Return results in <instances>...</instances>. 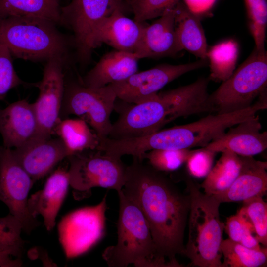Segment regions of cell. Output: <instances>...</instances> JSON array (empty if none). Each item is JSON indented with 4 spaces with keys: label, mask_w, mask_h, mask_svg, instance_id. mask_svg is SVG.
<instances>
[{
    "label": "cell",
    "mask_w": 267,
    "mask_h": 267,
    "mask_svg": "<svg viewBox=\"0 0 267 267\" xmlns=\"http://www.w3.org/2000/svg\"><path fill=\"white\" fill-rule=\"evenodd\" d=\"M142 212L157 250L172 267H183L176 259L183 254L190 208L188 194L181 192L161 172L133 157L127 166L122 189Z\"/></svg>",
    "instance_id": "6da1fadb"
},
{
    "label": "cell",
    "mask_w": 267,
    "mask_h": 267,
    "mask_svg": "<svg viewBox=\"0 0 267 267\" xmlns=\"http://www.w3.org/2000/svg\"><path fill=\"white\" fill-rule=\"evenodd\" d=\"M208 78L157 93L150 100L137 104L127 103L112 125L108 137L114 139L138 138L160 130L180 117L211 113L209 103Z\"/></svg>",
    "instance_id": "7a4b0ae2"
},
{
    "label": "cell",
    "mask_w": 267,
    "mask_h": 267,
    "mask_svg": "<svg viewBox=\"0 0 267 267\" xmlns=\"http://www.w3.org/2000/svg\"><path fill=\"white\" fill-rule=\"evenodd\" d=\"M55 22L44 18L10 16L0 18V44L12 56L32 61L58 57L70 63L73 37L60 32Z\"/></svg>",
    "instance_id": "3957f363"
},
{
    "label": "cell",
    "mask_w": 267,
    "mask_h": 267,
    "mask_svg": "<svg viewBox=\"0 0 267 267\" xmlns=\"http://www.w3.org/2000/svg\"><path fill=\"white\" fill-rule=\"evenodd\" d=\"M119 213L117 242L107 247L102 258L110 267H172L159 254L150 227L139 207L118 192Z\"/></svg>",
    "instance_id": "277c9868"
},
{
    "label": "cell",
    "mask_w": 267,
    "mask_h": 267,
    "mask_svg": "<svg viewBox=\"0 0 267 267\" xmlns=\"http://www.w3.org/2000/svg\"><path fill=\"white\" fill-rule=\"evenodd\" d=\"M190 198L188 236L184 255L194 266L222 267L221 245L224 223L220 217V201L202 192L189 178L186 180Z\"/></svg>",
    "instance_id": "5b68a950"
},
{
    "label": "cell",
    "mask_w": 267,
    "mask_h": 267,
    "mask_svg": "<svg viewBox=\"0 0 267 267\" xmlns=\"http://www.w3.org/2000/svg\"><path fill=\"white\" fill-rule=\"evenodd\" d=\"M267 108V91L250 106L224 114H209L196 121L160 130L146 138L148 147L154 149H183L204 147L218 139L226 130Z\"/></svg>",
    "instance_id": "8992f818"
},
{
    "label": "cell",
    "mask_w": 267,
    "mask_h": 267,
    "mask_svg": "<svg viewBox=\"0 0 267 267\" xmlns=\"http://www.w3.org/2000/svg\"><path fill=\"white\" fill-rule=\"evenodd\" d=\"M267 54L255 47L226 80L209 94L211 113L224 114L245 109L267 90Z\"/></svg>",
    "instance_id": "52a82bcc"
},
{
    "label": "cell",
    "mask_w": 267,
    "mask_h": 267,
    "mask_svg": "<svg viewBox=\"0 0 267 267\" xmlns=\"http://www.w3.org/2000/svg\"><path fill=\"white\" fill-rule=\"evenodd\" d=\"M70 186L75 198L89 197L94 187L121 190L127 166L121 158L99 150H87L69 156Z\"/></svg>",
    "instance_id": "ba28073f"
},
{
    "label": "cell",
    "mask_w": 267,
    "mask_h": 267,
    "mask_svg": "<svg viewBox=\"0 0 267 267\" xmlns=\"http://www.w3.org/2000/svg\"><path fill=\"white\" fill-rule=\"evenodd\" d=\"M116 94L109 85L99 88L85 86L80 81L65 83L60 118L75 115L84 119L101 140L108 137L112 128L111 113Z\"/></svg>",
    "instance_id": "9c48e42d"
},
{
    "label": "cell",
    "mask_w": 267,
    "mask_h": 267,
    "mask_svg": "<svg viewBox=\"0 0 267 267\" xmlns=\"http://www.w3.org/2000/svg\"><path fill=\"white\" fill-rule=\"evenodd\" d=\"M117 8L129 11L124 0H72L61 7L60 24L72 32L76 58L81 64L90 60L91 40L97 26Z\"/></svg>",
    "instance_id": "30bf717a"
},
{
    "label": "cell",
    "mask_w": 267,
    "mask_h": 267,
    "mask_svg": "<svg viewBox=\"0 0 267 267\" xmlns=\"http://www.w3.org/2000/svg\"><path fill=\"white\" fill-rule=\"evenodd\" d=\"M106 195L98 204L74 210L58 224L59 242L65 256L71 259L90 250L105 232Z\"/></svg>",
    "instance_id": "8fae6325"
},
{
    "label": "cell",
    "mask_w": 267,
    "mask_h": 267,
    "mask_svg": "<svg viewBox=\"0 0 267 267\" xmlns=\"http://www.w3.org/2000/svg\"><path fill=\"white\" fill-rule=\"evenodd\" d=\"M34 183L12 149L0 146V200L7 206L9 213L20 221L27 233L40 224L28 208V195Z\"/></svg>",
    "instance_id": "7c38bea8"
},
{
    "label": "cell",
    "mask_w": 267,
    "mask_h": 267,
    "mask_svg": "<svg viewBox=\"0 0 267 267\" xmlns=\"http://www.w3.org/2000/svg\"><path fill=\"white\" fill-rule=\"evenodd\" d=\"M208 65L207 58L179 65L162 64L109 85L117 98L125 102L137 104L151 99L159 90L179 77Z\"/></svg>",
    "instance_id": "4fadbf2b"
},
{
    "label": "cell",
    "mask_w": 267,
    "mask_h": 267,
    "mask_svg": "<svg viewBox=\"0 0 267 267\" xmlns=\"http://www.w3.org/2000/svg\"><path fill=\"white\" fill-rule=\"evenodd\" d=\"M69 64L58 57L46 61L41 81L36 83L39 95L32 103L38 123L35 139L51 137L60 118V111L65 90L64 69Z\"/></svg>",
    "instance_id": "5bb4252c"
},
{
    "label": "cell",
    "mask_w": 267,
    "mask_h": 267,
    "mask_svg": "<svg viewBox=\"0 0 267 267\" xmlns=\"http://www.w3.org/2000/svg\"><path fill=\"white\" fill-rule=\"evenodd\" d=\"M125 13L117 8L100 22L91 37L93 50L106 44L117 50L134 53L146 24L131 19Z\"/></svg>",
    "instance_id": "9a60e30c"
},
{
    "label": "cell",
    "mask_w": 267,
    "mask_h": 267,
    "mask_svg": "<svg viewBox=\"0 0 267 267\" xmlns=\"http://www.w3.org/2000/svg\"><path fill=\"white\" fill-rule=\"evenodd\" d=\"M12 150L34 182L46 175L59 162L69 155L59 137L34 139Z\"/></svg>",
    "instance_id": "2e32d148"
},
{
    "label": "cell",
    "mask_w": 267,
    "mask_h": 267,
    "mask_svg": "<svg viewBox=\"0 0 267 267\" xmlns=\"http://www.w3.org/2000/svg\"><path fill=\"white\" fill-rule=\"evenodd\" d=\"M258 116L255 115L229 128L218 139L204 147L216 153L231 151L241 156H253L267 147V132H261Z\"/></svg>",
    "instance_id": "e0dca14e"
},
{
    "label": "cell",
    "mask_w": 267,
    "mask_h": 267,
    "mask_svg": "<svg viewBox=\"0 0 267 267\" xmlns=\"http://www.w3.org/2000/svg\"><path fill=\"white\" fill-rule=\"evenodd\" d=\"M38 123L32 103L21 100L0 108V134L3 146L16 148L36 138Z\"/></svg>",
    "instance_id": "ac0fdd59"
},
{
    "label": "cell",
    "mask_w": 267,
    "mask_h": 267,
    "mask_svg": "<svg viewBox=\"0 0 267 267\" xmlns=\"http://www.w3.org/2000/svg\"><path fill=\"white\" fill-rule=\"evenodd\" d=\"M175 7L146 24L134 54L141 58L174 57L182 50L175 26Z\"/></svg>",
    "instance_id": "d6986e66"
},
{
    "label": "cell",
    "mask_w": 267,
    "mask_h": 267,
    "mask_svg": "<svg viewBox=\"0 0 267 267\" xmlns=\"http://www.w3.org/2000/svg\"><path fill=\"white\" fill-rule=\"evenodd\" d=\"M70 186L68 170H56L47 179L41 190L31 195L28 200V208L35 218L42 216L44 225L51 231L56 224V218L67 195Z\"/></svg>",
    "instance_id": "ffe728a7"
},
{
    "label": "cell",
    "mask_w": 267,
    "mask_h": 267,
    "mask_svg": "<svg viewBox=\"0 0 267 267\" xmlns=\"http://www.w3.org/2000/svg\"><path fill=\"white\" fill-rule=\"evenodd\" d=\"M239 174L228 189L214 196L220 202H243L263 197L267 191V163L253 156H241Z\"/></svg>",
    "instance_id": "44dd1931"
},
{
    "label": "cell",
    "mask_w": 267,
    "mask_h": 267,
    "mask_svg": "<svg viewBox=\"0 0 267 267\" xmlns=\"http://www.w3.org/2000/svg\"><path fill=\"white\" fill-rule=\"evenodd\" d=\"M139 58L133 53L115 50L104 54L82 78L85 86L99 88L123 81L138 71Z\"/></svg>",
    "instance_id": "7402d4cb"
},
{
    "label": "cell",
    "mask_w": 267,
    "mask_h": 267,
    "mask_svg": "<svg viewBox=\"0 0 267 267\" xmlns=\"http://www.w3.org/2000/svg\"><path fill=\"white\" fill-rule=\"evenodd\" d=\"M175 26L179 45L199 59H206L207 43L200 17L179 1L175 7Z\"/></svg>",
    "instance_id": "603a6c76"
},
{
    "label": "cell",
    "mask_w": 267,
    "mask_h": 267,
    "mask_svg": "<svg viewBox=\"0 0 267 267\" xmlns=\"http://www.w3.org/2000/svg\"><path fill=\"white\" fill-rule=\"evenodd\" d=\"M54 133L63 142L70 155L87 150H96L100 140L82 118L61 119Z\"/></svg>",
    "instance_id": "cb8c5ba5"
},
{
    "label": "cell",
    "mask_w": 267,
    "mask_h": 267,
    "mask_svg": "<svg viewBox=\"0 0 267 267\" xmlns=\"http://www.w3.org/2000/svg\"><path fill=\"white\" fill-rule=\"evenodd\" d=\"M200 185L207 194L217 195L226 191L237 177L241 167L240 156L225 150Z\"/></svg>",
    "instance_id": "d4e9b609"
},
{
    "label": "cell",
    "mask_w": 267,
    "mask_h": 267,
    "mask_svg": "<svg viewBox=\"0 0 267 267\" xmlns=\"http://www.w3.org/2000/svg\"><path fill=\"white\" fill-rule=\"evenodd\" d=\"M58 0H0V18L10 16L44 18L60 24Z\"/></svg>",
    "instance_id": "484cf974"
},
{
    "label": "cell",
    "mask_w": 267,
    "mask_h": 267,
    "mask_svg": "<svg viewBox=\"0 0 267 267\" xmlns=\"http://www.w3.org/2000/svg\"><path fill=\"white\" fill-rule=\"evenodd\" d=\"M238 55V44L233 39L222 41L207 49L209 80L222 82L229 78L235 70Z\"/></svg>",
    "instance_id": "4316f807"
},
{
    "label": "cell",
    "mask_w": 267,
    "mask_h": 267,
    "mask_svg": "<svg viewBox=\"0 0 267 267\" xmlns=\"http://www.w3.org/2000/svg\"><path fill=\"white\" fill-rule=\"evenodd\" d=\"M221 251L222 267H261L267 265V247L252 249L228 238L223 240Z\"/></svg>",
    "instance_id": "83f0119b"
},
{
    "label": "cell",
    "mask_w": 267,
    "mask_h": 267,
    "mask_svg": "<svg viewBox=\"0 0 267 267\" xmlns=\"http://www.w3.org/2000/svg\"><path fill=\"white\" fill-rule=\"evenodd\" d=\"M22 230L20 221L12 214L0 217V252L21 259L25 244Z\"/></svg>",
    "instance_id": "f1b7e54d"
},
{
    "label": "cell",
    "mask_w": 267,
    "mask_h": 267,
    "mask_svg": "<svg viewBox=\"0 0 267 267\" xmlns=\"http://www.w3.org/2000/svg\"><path fill=\"white\" fill-rule=\"evenodd\" d=\"M243 203L239 211L251 224L255 237L264 247L267 246V204L262 197Z\"/></svg>",
    "instance_id": "f546056e"
},
{
    "label": "cell",
    "mask_w": 267,
    "mask_h": 267,
    "mask_svg": "<svg viewBox=\"0 0 267 267\" xmlns=\"http://www.w3.org/2000/svg\"><path fill=\"white\" fill-rule=\"evenodd\" d=\"M189 149H155L145 153L149 165L160 172H173L185 163L192 152Z\"/></svg>",
    "instance_id": "4dcf8cb0"
},
{
    "label": "cell",
    "mask_w": 267,
    "mask_h": 267,
    "mask_svg": "<svg viewBox=\"0 0 267 267\" xmlns=\"http://www.w3.org/2000/svg\"><path fill=\"white\" fill-rule=\"evenodd\" d=\"M180 0H124L129 11L133 13L134 19L145 22L158 18L175 7Z\"/></svg>",
    "instance_id": "1f68e13d"
},
{
    "label": "cell",
    "mask_w": 267,
    "mask_h": 267,
    "mask_svg": "<svg viewBox=\"0 0 267 267\" xmlns=\"http://www.w3.org/2000/svg\"><path fill=\"white\" fill-rule=\"evenodd\" d=\"M12 56L4 45L0 44V101L12 89L28 83L17 74L12 63Z\"/></svg>",
    "instance_id": "d6a6232c"
},
{
    "label": "cell",
    "mask_w": 267,
    "mask_h": 267,
    "mask_svg": "<svg viewBox=\"0 0 267 267\" xmlns=\"http://www.w3.org/2000/svg\"><path fill=\"white\" fill-rule=\"evenodd\" d=\"M216 153L205 147L193 150L185 162L189 175L196 178H205L213 167Z\"/></svg>",
    "instance_id": "836d02e7"
},
{
    "label": "cell",
    "mask_w": 267,
    "mask_h": 267,
    "mask_svg": "<svg viewBox=\"0 0 267 267\" xmlns=\"http://www.w3.org/2000/svg\"><path fill=\"white\" fill-rule=\"evenodd\" d=\"M249 227H252L239 211L235 215L228 217L224 223V230L229 239L238 243H240L245 231Z\"/></svg>",
    "instance_id": "e575fe53"
},
{
    "label": "cell",
    "mask_w": 267,
    "mask_h": 267,
    "mask_svg": "<svg viewBox=\"0 0 267 267\" xmlns=\"http://www.w3.org/2000/svg\"><path fill=\"white\" fill-rule=\"evenodd\" d=\"M184 4L195 14L201 17L213 5L216 0H184Z\"/></svg>",
    "instance_id": "d590c367"
},
{
    "label": "cell",
    "mask_w": 267,
    "mask_h": 267,
    "mask_svg": "<svg viewBox=\"0 0 267 267\" xmlns=\"http://www.w3.org/2000/svg\"><path fill=\"white\" fill-rule=\"evenodd\" d=\"M254 231L251 227H248L245 231L239 243L243 246L252 249L261 250L263 248L261 246L255 236L253 235Z\"/></svg>",
    "instance_id": "8d00e7d4"
},
{
    "label": "cell",
    "mask_w": 267,
    "mask_h": 267,
    "mask_svg": "<svg viewBox=\"0 0 267 267\" xmlns=\"http://www.w3.org/2000/svg\"><path fill=\"white\" fill-rule=\"evenodd\" d=\"M22 265L21 259L0 252V267H19Z\"/></svg>",
    "instance_id": "74e56055"
}]
</instances>
